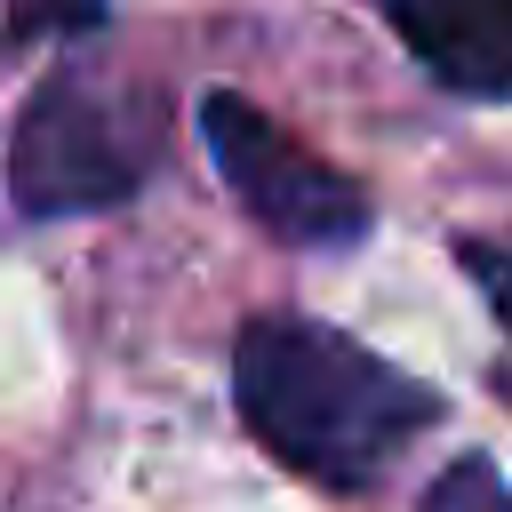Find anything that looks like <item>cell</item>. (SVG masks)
I'll list each match as a JSON object with an SVG mask.
<instances>
[{
  "label": "cell",
  "mask_w": 512,
  "mask_h": 512,
  "mask_svg": "<svg viewBox=\"0 0 512 512\" xmlns=\"http://www.w3.org/2000/svg\"><path fill=\"white\" fill-rule=\"evenodd\" d=\"M232 408L296 480L336 496L384 480V464L440 416V400L408 368L296 312H264L232 336Z\"/></svg>",
  "instance_id": "1"
},
{
  "label": "cell",
  "mask_w": 512,
  "mask_h": 512,
  "mask_svg": "<svg viewBox=\"0 0 512 512\" xmlns=\"http://www.w3.org/2000/svg\"><path fill=\"white\" fill-rule=\"evenodd\" d=\"M160 160V96L104 80L96 64H56L8 128V192L24 216L120 208Z\"/></svg>",
  "instance_id": "2"
},
{
  "label": "cell",
  "mask_w": 512,
  "mask_h": 512,
  "mask_svg": "<svg viewBox=\"0 0 512 512\" xmlns=\"http://www.w3.org/2000/svg\"><path fill=\"white\" fill-rule=\"evenodd\" d=\"M200 144H208L216 176L232 184V200L272 240H288V248H352V240H368V224H376L368 192L344 168H328L320 152H304L264 104H248L232 88H208L200 96Z\"/></svg>",
  "instance_id": "3"
},
{
  "label": "cell",
  "mask_w": 512,
  "mask_h": 512,
  "mask_svg": "<svg viewBox=\"0 0 512 512\" xmlns=\"http://www.w3.org/2000/svg\"><path fill=\"white\" fill-rule=\"evenodd\" d=\"M384 24L432 88L512 104V0H384Z\"/></svg>",
  "instance_id": "4"
},
{
  "label": "cell",
  "mask_w": 512,
  "mask_h": 512,
  "mask_svg": "<svg viewBox=\"0 0 512 512\" xmlns=\"http://www.w3.org/2000/svg\"><path fill=\"white\" fill-rule=\"evenodd\" d=\"M416 512H512V488H504V472H496L488 456H456V464L424 488Z\"/></svg>",
  "instance_id": "5"
},
{
  "label": "cell",
  "mask_w": 512,
  "mask_h": 512,
  "mask_svg": "<svg viewBox=\"0 0 512 512\" xmlns=\"http://www.w3.org/2000/svg\"><path fill=\"white\" fill-rule=\"evenodd\" d=\"M104 24V0H8V40H40V32H88Z\"/></svg>",
  "instance_id": "6"
},
{
  "label": "cell",
  "mask_w": 512,
  "mask_h": 512,
  "mask_svg": "<svg viewBox=\"0 0 512 512\" xmlns=\"http://www.w3.org/2000/svg\"><path fill=\"white\" fill-rule=\"evenodd\" d=\"M456 256H464V272L480 280V296L496 304V320H504V336H512V240L472 232V240H456Z\"/></svg>",
  "instance_id": "7"
}]
</instances>
